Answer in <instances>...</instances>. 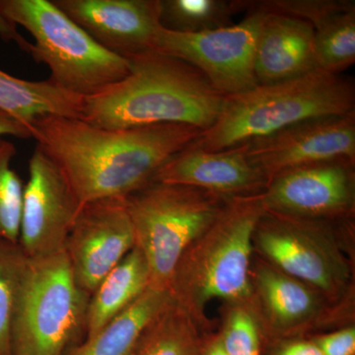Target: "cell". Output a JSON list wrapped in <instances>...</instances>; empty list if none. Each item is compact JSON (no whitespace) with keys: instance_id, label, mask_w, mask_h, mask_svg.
Returning a JSON list of instances; mask_svg holds the SVG:
<instances>
[{"instance_id":"cell-1","label":"cell","mask_w":355,"mask_h":355,"mask_svg":"<svg viewBox=\"0 0 355 355\" xmlns=\"http://www.w3.org/2000/svg\"><path fill=\"white\" fill-rule=\"evenodd\" d=\"M30 130L37 147L64 174L80 207L139 190L202 132L193 125L170 123L104 128L58 116L37 119Z\"/></svg>"},{"instance_id":"cell-2","label":"cell","mask_w":355,"mask_h":355,"mask_svg":"<svg viewBox=\"0 0 355 355\" xmlns=\"http://www.w3.org/2000/svg\"><path fill=\"white\" fill-rule=\"evenodd\" d=\"M127 58L125 78L83 98L80 120L104 128L170 123L202 132L216 123L225 96L200 70L153 49Z\"/></svg>"},{"instance_id":"cell-3","label":"cell","mask_w":355,"mask_h":355,"mask_svg":"<svg viewBox=\"0 0 355 355\" xmlns=\"http://www.w3.org/2000/svg\"><path fill=\"white\" fill-rule=\"evenodd\" d=\"M266 211L263 193L230 198L214 223L191 243L178 263L169 291L173 300L207 333V307L251 300L253 234Z\"/></svg>"},{"instance_id":"cell-4","label":"cell","mask_w":355,"mask_h":355,"mask_svg":"<svg viewBox=\"0 0 355 355\" xmlns=\"http://www.w3.org/2000/svg\"><path fill=\"white\" fill-rule=\"evenodd\" d=\"M355 112L354 81L317 69L225 96L216 123L191 146L219 151L261 139L310 119Z\"/></svg>"},{"instance_id":"cell-5","label":"cell","mask_w":355,"mask_h":355,"mask_svg":"<svg viewBox=\"0 0 355 355\" xmlns=\"http://www.w3.org/2000/svg\"><path fill=\"white\" fill-rule=\"evenodd\" d=\"M354 219L313 220L266 209L254 253L336 304H354Z\"/></svg>"},{"instance_id":"cell-6","label":"cell","mask_w":355,"mask_h":355,"mask_svg":"<svg viewBox=\"0 0 355 355\" xmlns=\"http://www.w3.org/2000/svg\"><path fill=\"white\" fill-rule=\"evenodd\" d=\"M0 11L31 34L30 55L49 67L51 83L70 94L90 97L130 72L128 58L100 46L53 0H0Z\"/></svg>"},{"instance_id":"cell-7","label":"cell","mask_w":355,"mask_h":355,"mask_svg":"<svg viewBox=\"0 0 355 355\" xmlns=\"http://www.w3.org/2000/svg\"><path fill=\"white\" fill-rule=\"evenodd\" d=\"M229 200L195 187L155 181L125 198L135 246L148 265L149 286L169 291L182 256Z\"/></svg>"},{"instance_id":"cell-8","label":"cell","mask_w":355,"mask_h":355,"mask_svg":"<svg viewBox=\"0 0 355 355\" xmlns=\"http://www.w3.org/2000/svg\"><path fill=\"white\" fill-rule=\"evenodd\" d=\"M89 298L77 284L64 250L27 259L13 336L22 338L33 355H67L85 331Z\"/></svg>"},{"instance_id":"cell-9","label":"cell","mask_w":355,"mask_h":355,"mask_svg":"<svg viewBox=\"0 0 355 355\" xmlns=\"http://www.w3.org/2000/svg\"><path fill=\"white\" fill-rule=\"evenodd\" d=\"M252 303L266 347L354 324V304H336L304 282L254 253L250 272Z\"/></svg>"},{"instance_id":"cell-10","label":"cell","mask_w":355,"mask_h":355,"mask_svg":"<svg viewBox=\"0 0 355 355\" xmlns=\"http://www.w3.org/2000/svg\"><path fill=\"white\" fill-rule=\"evenodd\" d=\"M249 8L237 23L195 34L170 31L161 26L153 50L193 65L223 96L239 94L258 85L254 60L257 43L266 11L242 1Z\"/></svg>"},{"instance_id":"cell-11","label":"cell","mask_w":355,"mask_h":355,"mask_svg":"<svg viewBox=\"0 0 355 355\" xmlns=\"http://www.w3.org/2000/svg\"><path fill=\"white\" fill-rule=\"evenodd\" d=\"M354 166L340 159L279 173L263 193L266 209L313 220L354 219Z\"/></svg>"},{"instance_id":"cell-12","label":"cell","mask_w":355,"mask_h":355,"mask_svg":"<svg viewBox=\"0 0 355 355\" xmlns=\"http://www.w3.org/2000/svg\"><path fill=\"white\" fill-rule=\"evenodd\" d=\"M135 247V231L125 198H109L81 205L64 252L77 284L90 297Z\"/></svg>"},{"instance_id":"cell-13","label":"cell","mask_w":355,"mask_h":355,"mask_svg":"<svg viewBox=\"0 0 355 355\" xmlns=\"http://www.w3.org/2000/svg\"><path fill=\"white\" fill-rule=\"evenodd\" d=\"M239 146L268 182L302 166L340 159L355 162V112L300 121Z\"/></svg>"},{"instance_id":"cell-14","label":"cell","mask_w":355,"mask_h":355,"mask_svg":"<svg viewBox=\"0 0 355 355\" xmlns=\"http://www.w3.org/2000/svg\"><path fill=\"white\" fill-rule=\"evenodd\" d=\"M80 205L57 165L35 148L23 191L18 245L27 259L64 251Z\"/></svg>"},{"instance_id":"cell-15","label":"cell","mask_w":355,"mask_h":355,"mask_svg":"<svg viewBox=\"0 0 355 355\" xmlns=\"http://www.w3.org/2000/svg\"><path fill=\"white\" fill-rule=\"evenodd\" d=\"M95 42L127 58L153 49L160 0H53Z\"/></svg>"},{"instance_id":"cell-16","label":"cell","mask_w":355,"mask_h":355,"mask_svg":"<svg viewBox=\"0 0 355 355\" xmlns=\"http://www.w3.org/2000/svg\"><path fill=\"white\" fill-rule=\"evenodd\" d=\"M153 181L195 187L226 198L263 193L268 184L241 146L205 151L190 144L172 156Z\"/></svg>"},{"instance_id":"cell-17","label":"cell","mask_w":355,"mask_h":355,"mask_svg":"<svg viewBox=\"0 0 355 355\" xmlns=\"http://www.w3.org/2000/svg\"><path fill=\"white\" fill-rule=\"evenodd\" d=\"M252 6L307 21L315 37L318 69L340 74L355 62V3L350 0H268Z\"/></svg>"},{"instance_id":"cell-18","label":"cell","mask_w":355,"mask_h":355,"mask_svg":"<svg viewBox=\"0 0 355 355\" xmlns=\"http://www.w3.org/2000/svg\"><path fill=\"white\" fill-rule=\"evenodd\" d=\"M317 69L312 26L300 18L266 11L254 53L257 83L288 80Z\"/></svg>"},{"instance_id":"cell-19","label":"cell","mask_w":355,"mask_h":355,"mask_svg":"<svg viewBox=\"0 0 355 355\" xmlns=\"http://www.w3.org/2000/svg\"><path fill=\"white\" fill-rule=\"evenodd\" d=\"M150 286L148 265L135 246L100 282L89 298L85 340L121 314Z\"/></svg>"},{"instance_id":"cell-20","label":"cell","mask_w":355,"mask_h":355,"mask_svg":"<svg viewBox=\"0 0 355 355\" xmlns=\"http://www.w3.org/2000/svg\"><path fill=\"white\" fill-rule=\"evenodd\" d=\"M171 292L149 286L130 307L67 355H130L148 324L173 302Z\"/></svg>"},{"instance_id":"cell-21","label":"cell","mask_w":355,"mask_h":355,"mask_svg":"<svg viewBox=\"0 0 355 355\" xmlns=\"http://www.w3.org/2000/svg\"><path fill=\"white\" fill-rule=\"evenodd\" d=\"M83 102V98L62 90L50 79L23 80L0 69V110L29 130L33 121L41 116L80 119Z\"/></svg>"},{"instance_id":"cell-22","label":"cell","mask_w":355,"mask_h":355,"mask_svg":"<svg viewBox=\"0 0 355 355\" xmlns=\"http://www.w3.org/2000/svg\"><path fill=\"white\" fill-rule=\"evenodd\" d=\"M207 335L173 301L148 324L130 355H202Z\"/></svg>"},{"instance_id":"cell-23","label":"cell","mask_w":355,"mask_h":355,"mask_svg":"<svg viewBox=\"0 0 355 355\" xmlns=\"http://www.w3.org/2000/svg\"><path fill=\"white\" fill-rule=\"evenodd\" d=\"M244 9L241 1L160 0V24L165 29L195 34L234 24L233 16Z\"/></svg>"},{"instance_id":"cell-24","label":"cell","mask_w":355,"mask_h":355,"mask_svg":"<svg viewBox=\"0 0 355 355\" xmlns=\"http://www.w3.org/2000/svg\"><path fill=\"white\" fill-rule=\"evenodd\" d=\"M27 258L18 243L0 238V355H13V323Z\"/></svg>"},{"instance_id":"cell-25","label":"cell","mask_w":355,"mask_h":355,"mask_svg":"<svg viewBox=\"0 0 355 355\" xmlns=\"http://www.w3.org/2000/svg\"><path fill=\"white\" fill-rule=\"evenodd\" d=\"M220 331L217 333L229 355H263L265 338L252 299L222 307Z\"/></svg>"},{"instance_id":"cell-26","label":"cell","mask_w":355,"mask_h":355,"mask_svg":"<svg viewBox=\"0 0 355 355\" xmlns=\"http://www.w3.org/2000/svg\"><path fill=\"white\" fill-rule=\"evenodd\" d=\"M15 146L0 137V238L18 243L24 186L11 167Z\"/></svg>"},{"instance_id":"cell-27","label":"cell","mask_w":355,"mask_h":355,"mask_svg":"<svg viewBox=\"0 0 355 355\" xmlns=\"http://www.w3.org/2000/svg\"><path fill=\"white\" fill-rule=\"evenodd\" d=\"M323 355H355L354 324L309 336Z\"/></svg>"},{"instance_id":"cell-28","label":"cell","mask_w":355,"mask_h":355,"mask_svg":"<svg viewBox=\"0 0 355 355\" xmlns=\"http://www.w3.org/2000/svg\"><path fill=\"white\" fill-rule=\"evenodd\" d=\"M270 355H323L311 338H291L270 345Z\"/></svg>"},{"instance_id":"cell-29","label":"cell","mask_w":355,"mask_h":355,"mask_svg":"<svg viewBox=\"0 0 355 355\" xmlns=\"http://www.w3.org/2000/svg\"><path fill=\"white\" fill-rule=\"evenodd\" d=\"M0 137L28 139H31V132L19 121L0 110Z\"/></svg>"},{"instance_id":"cell-30","label":"cell","mask_w":355,"mask_h":355,"mask_svg":"<svg viewBox=\"0 0 355 355\" xmlns=\"http://www.w3.org/2000/svg\"><path fill=\"white\" fill-rule=\"evenodd\" d=\"M0 38L6 42H13L19 46L21 50L30 53L31 43L18 32L17 26L7 19L1 11H0Z\"/></svg>"},{"instance_id":"cell-31","label":"cell","mask_w":355,"mask_h":355,"mask_svg":"<svg viewBox=\"0 0 355 355\" xmlns=\"http://www.w3.org/2000/svg\"><path fill=\"white\" fill-rule=\"evenodd\" d=\"M202 355H229L227 352L222 347L218 335L207 334L205 338L203 345Z\"/></svg>"},{"instance_id":"cell-32","label":"cell","mask_w":355,"mask_h":355,"mask_svg":"<svg viewBox=\"0 0 355 355\" xmlns=\"http://www.w3.org/2000/svg\"><path fill=\"white\" fill-rule=\"evenodd\" d=\"M13 355H33L27 343L18 336H13Z\"/></svg>"}]
</instances>
